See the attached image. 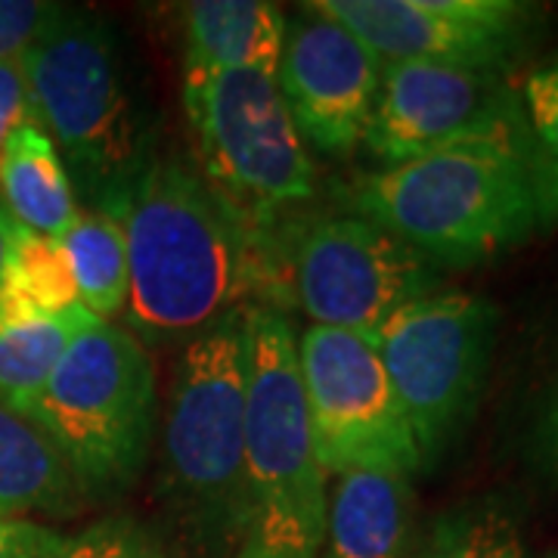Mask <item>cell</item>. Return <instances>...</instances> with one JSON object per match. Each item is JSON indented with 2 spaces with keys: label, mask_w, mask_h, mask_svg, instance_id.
Listing matches in <instances>:
<instances>
[{
  "label": "cell",
  "mask_w": 558,
  "mask_h": 558,
  "mask_svg": "<svg viewBox=\"0 0 558 558\" xmlns=\"http://www.w3.org/2000/svg\"><path fill=\"white\" fill-rule=\"evenodd\" d=\"M102 211L121 220L128 240L124 311L134 339L190 341L240 307L255 267L252 233L199 171L149 161Z\"/></svg>",
  "instance_id": "1"
},
{
  "label": "cell",
  "mask_w": 558,
  "mask_h": 558,
  "mask_svg": "<svg viewBox=\"0 0 558 558\" xmlns=\"http://www.w3.org/2000/svg\"><path fill=\"white\" fill-rule=\"evenodd\" d=\"M360 218L379 223L435 267H478L539 233L524 143L469 140L360 178Z\"/></svg>",
  "instance_id": "2"
},
{
  "label": "cell",
  "mask_w": 558,
  "mask_h": 558,
  "mask_svg": "<svg viewBox=\"0 0 558 558\" xmlns=\"http://www.w3.org/2000/svg\"><path fill=\"white\" fill-rule=\"evenodd\" d=\"M326 509L299 336L277 307H248L245 515L233 558H319Z\"/></svg>",
  "instance_id": "3"
},
{
  "label": "cell",
  "mask_w": 558,
  "mask_h": 558,
  "mask_svg": "<svg viewBox=\"0 0 558 558\" xmlns=\"http://www.w3.org/2000/svg\"><path fill=\"white\" fill-rule=\"evenodd\" d=\"M22 62L35 121L57 143L65 171L90 199H119L143 168V137L109 22L60 7Z\"/></svg>",
  "instance_id": "4"
},
{
  "label": "cell",
  "mask_w": 558,
  "mask_h": 558,
  "mask_svg": "<svg viewBox=\"0 0 558 558\" xmlns=\"http://www.w3.org/2000/svg\"><path fill=\"white\" fill-rule=\"evenodd\" d=\"M22 416L57 444L81 497H116L140 478L153 447V360L128 329L94 323Z\"/></svg>",
  "instance_id": "5"
},
{
  "label": "cell",
  "mask_w": 558,
  "mask_h": 558,
  "mask_svg": "<svg viewBox=\"0 0 558 558\" xmlns=\"http://www.w3.org/2000/svg\"><path fill=\"white\" fill-rule=\"evenodd\" d=\"M248 307L186 341L165 413V484L205 537L236 543L245 515Z\"/></svg>",
  "instance_id": "6"
},
{
  "label": "cell",
  "mask_w": 558,
  "mask_h": 558,
  "mask_svg": "<svg viewBox=\"0 0 558 558\" xmlns=\"http://www.w3.org/2000/svg\"><path fill=\"white\" fill-rule=\"evenodd\" d=\"M183 109L208 183L245 230L252 220L314 196L317 168L286 109L277 75L183 78Z\"/></svg>",
  "instance_id": "7"
},
{
  "label": "cell",
  "mask_w": 558,
  "mask_h": 558,
  "mask_svg": "<svg viewBox=\"0 0 558 558\" xmlns=\"http://www.w3.org/2000/svg\"><path fill=\"white\" fill-rule=\"evenodd\" d=\"M499 311L472 292H435L400 307L376 351L407 410L422 469L457 444L484 398L497 348Z\"/></svg>",
  "instance_id": "8"
},
{
  "label": "cell",
  "mask_w": 558,
  "mask_h": 558,
  "mask_svg": "<svg viewBox=\"0 0 558 558\" xmlns=\"http://www.w3.org/2000/svg\"><path fill=\"white\" fill-rule=\"evenodd\" d=\"M299 373L326 478L360 469L403 478L422 472L410 418L373 341L307 326L299 336Z\"/></svg>",
  "instance_id": "9"
},
{
  "label": "cell",
  "mask_w": 558,
  "mask_h": 558,
  "mask_svg": "<svg viewBox=\"0 0 558 558\" xmlns=\"http://www.w3.org/2000/svg\"><path fill=\"white\" fill-rule=\"evenodd\" d=\"M289 277L311 326L351 332L373 344L400 307L435 295L440 286L432 260L360 215L301 227Z\"/></svg>",
  "instance_id": "10"
},
{
  "label": "cell",
  "mask_w": 558,
  "mask_h": 558,
  "mask_svg": "<svg viewBox=\"0 0 558 558\" xmlns=\"http://www.w3.org/2000/svg\"><path fill=\"white\" fill-rule=\"evenodd\" d=\"M381 62H438L509 75L546 10L524 0H317Z\"/></svg>",
  "instance_id": "11"
},
{
  "label": "cell",
  "mask_w": 558,
  "mask_h": 558,
  "mask_svg": "<svg viewBox=\"0 0 558 558\" xmlns=\"http://www.w3.org/2000/svg\"><path fill=\"white\" fill-rule=\"evenodd\" d=\"M494 137L524 143L519 87L506 75L438 62H385L379 102L363 137L385 168Z\"/></svg>",
  "instance_id": "12"
},
{
  "label": "cell",
  "mask_w": 558,
  "mask_h": 558,
  "mask_svg": "<svg viewBox=\"0 0 558 558\" xmlns=\"http://www.w3.org/2000/svg\"><path fill=\"white\" fill-rule=\"evenodd\" d=\"M381 72L385 62L314 3H304L286 25L277 87L301 140L323 153L348 156L363 143L379 102Z\"/></svg>",
  "instance_id": "13"
},
{
  "label": "cell",
  "mask_w": 558,
  "mask_h": 558,
  "mask_svg": "<svg viewBox=\"0 0 558 558\" xmlns=\"http://www.w3.org/2000/svg\"><path fill=\"white\" fill-rule=\"evenodd\" d=\"M286 25L267 0H196L183 7V78L220 72L277 75Z\"/></svg>",
  "instance_id": "14"
},
{
  "label": "cell",
  "mask_w": 558,
  "mask_h": 558,
  "mask_svg": "<svg viewBox=\"0 0 558 558\" xmlns=\"http://www.w3.org/2000/svg\"><path fill=\"white\" fill-rule=\"evenodd\" d=\"M413 521L410 478L376 469L344 472L326 509L319 558H410Z\"/></svg>",
  "instance_id": "15"
},
{
  "label": "cell",
  "mask_w": 558,
  "mask_h": 558,
  "mask_svg": "<svg viewBox=\"0 0 558 558\" xmlns=\"http://www.w3.org/2000/svg\"><path fill=\"white\" fill-rule=\"evenodd\" d=\"M0 205L40 236L60 240L78 215L72 178L38 121L20 124L0 149Z\"/></svg>",
  "instance_id": "16"
},
{
  "label": "cell",
  "mask_w": 558,
  "mask_h": 558,
  "mask_svg": "<svg viewBox=\"0 0 558 558\" xmlns=\"http://www.w3.org/2000/svg\"><path fill=\"white\" fill-rule=\"evenodd\" d=\"M81 499L57 444L32 418L0 403V519L69 515Z\"/></svg>",
  "instance_id": "17"
},
{
  "label": "cell",
  "mask_w": 558,
  "mask_h": 558,
  "mask_svg": "<svg viewBox=\"0 0 558 558\" xmlns=\"http://www.w3.org/2000/svg\"><path fill=\"white\" fill-rule=\"evenodd\" d=\"M57 242L69 264L81 307L100 323L119 317L128 304V286H131L128 240L121 220L102 208L97 211L78 208L72 227Z\"/></svg>",
  "instance_id": "18"
},
{
  "label": "cell",
  "mask_w": 558,
  "mask_h": 558,
  "mask_svg": "<svg viewBox=\"0 0 558 558\" xmlns=\"http://www.w3.org/2000/svg\"><path fill=\"white\" fill-rule=\"evenodd\" d=\"M81 307L60 242L10 218V252L0 277V329Z\"/></svg>",
  "instance_id": "19"
},
{
  "label": "cell",
  "mask_w": 558,
  "mask_h": 558,
  "mask_svg": "<svg viewBox=\"0 0 558 558\" xmlns=\"http://www.w3.org/2000/svg\"><path fill=\"white\" fill-rule=\"evenodd\" d=\"M97 317L84 307L32 317L0 329V403L22 413L53 376L57 363Z\"/></svg>",
  "instance_id": "20"
},
{
  "label": "cell",
  "mask_w": 558,
  "mask_h": 558,
  "mask_svg": "<svg viewBox=\"0 0 558 558\" xmlns=\"http://www.w3.org/2000/svg\"><path fill=\"white\" fill-rule=\"evenodd\" d=\"M410 558H534L515 509L502 497L450 506L428 524Z\"/></svg>",
  "instance_id": "21"
},
{
  "label": "cell",
  "mask_w": 558,
  "mask_h": 558,
  "mask_svg": "<svg viewBox=\"0 0 558 558\" xmlns=\"http://www.w3.org/2000/svg\"><path fill=\"white\" fill-rule=\"evenodd\" d=\"M524 165L534 190L539 233L558 230V53L537 62L519 87Z\"/></svg>",
  "instance_id": "22"
},
{
  "label": "cell",
  "mask_w": 558,
  "mask_h": 558,
  "mask_svg": "<svg viewBox=\"0 0 558 558\" xmlns=\"http://www.w3.org/2000/svg\"><path fill=\"white\" fill-rule=\"evenodd\" d=\"M50 558H171V553L149 524L131 515H106L72 537H60Z\"/></svg>",
  "instance_id": "23"
},
{
  "label": "cell",
  "mask_w": 558,
  "mask_h": 558,
  "mask_svg": "<svg viewBox=\"0 0 558 558\" xmlns=\"http://www.w3.org/2000/svg\"><path fill=\"white\" fill-rule=\"evenodd\" d=\"M57 10L40 0H0V62L25 57Z\"/></svg>",
  "instance_id": "24"
},
{
  "label": "cell",
  "mask_w": 558,
  "mask_h": 558,
  "mask_svg": "<svg viewBox=\"0 0 558 558\" xmlns=\"http://www.w3.org/2000/svg\"><path fill=\"white\" fill-rule=\"evenodd\" d=\"M25 121H35L25 62H22V57L20 60H3L0 62V149H3L7 137Z\"/></svg>",
  "instance_id": "25"
},
{
  "label": "cell",
  "mask_w": 558,
  "mask_h": 558,
  "mask_svg": "<svg viewBox=\"0 0 558 558\" xmlns=\"http://www.w3.org/2000/svg\"><path fill=\"white\" fill-rule=\"evenodd\" d=\"M60 537L35 521L0 519V558H50Z\"/></svg>",
  "instance_id": "26"
},
{
  "label": "cell",
  "mask_w": 558,
  "mask_h": 558,
  "mask_svg": "<svg viewBox=\"0 0 558 558\" xmlns=\"http://www.w3.org/2000/svg\"><path fill=\"white\" fill-rule=\"evenodd\" d=\"M531 444H534V462L539 465V472L558 484V379L549 398L539 407Z\"/></svg>",
  "instance_id": "27"
},
{
  "label": "cell",
  "mask_w": 558,
  "mask_h": 558,
  "mask_svg": "<svg viewBox=\"0 0 558 558\" xmlns=\"http://www.w3.org/2000/svg\"><path fill=\"white\" fill-rule=\"evenodd\" d=\"M7 252H10V215H7V208L0 205V277H3Z\"/></svg>",
  "instance_id": "28"
},
{
  "label": "cell",
  "mask_w": 558,
  "mask_h": 558,
  "mask_svg": "<svg viewBox=\"0 0 558 558\" xmlns=\"http://www.w3.org/2000/svg\"><path fill=\"white\" fill-rule=\"evenodd\" d=\"M546 558H558V549H556V553H549V556H546Z\"/></svg>",
  "instance_id": "29"
}]
</instances>
